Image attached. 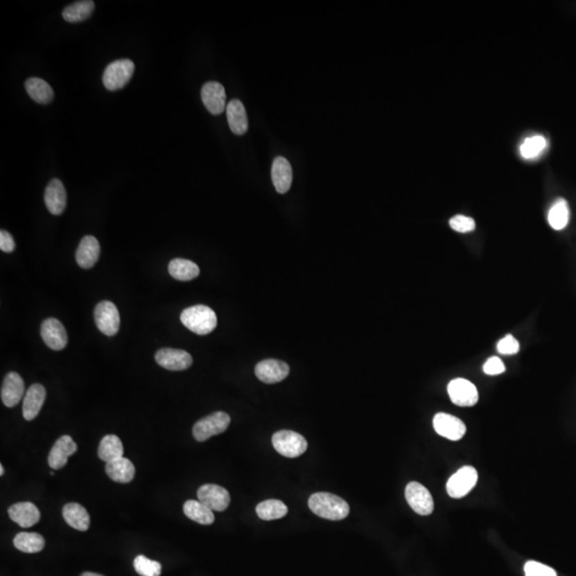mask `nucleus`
Instances as JSON below:
<instances>
[{
    "instance_id": "obj_5",
    "label": "nucleus",
    "mask_w": 576,
    "mask_h": 576,
    "mask_svg": "<svg viewBox=\"0 0 576 576\" xmlns=\"http://www.w3.org/2000/svg\"><path fill=\"white\" fill-rule=\"evenodd\" d=\"M231 417L227 413L215 412L195 423L192 433L199 442L209 440L213 435H220L229 428Z\"/></svg>"
},
{
    "instance_id": "obj_40",
    "label": "nucleus",
    "mask_w": 576,
    "mask_h": 576,
    "mask_svg": "<svg viewBox=\"0 0 576 576\" xmlns=\"http://www.w3.org/2000/svg\"><path fill=\"white\" fill-rule=\"evenodd\" d=\"M0 250L5 253H12L15 250V239L6 229L0 231Z\"/></svg>"
},
{
    "instance_id": "obj_13",
    "label": "nucleus",
    "mask_w": 576,
    "mask_h": 576,
    "mask_svg": "<svg viewBox=\"0 0 576 576\" xmlns=\"http://www.w3.org/2000/svg\"><path fill=\"white\" fill-rule=\"evenodd\" d=\"M156 362L158 365L172 372L185 370L192 365V356L185 350L174 348H162L156 352Z\"/></svg>"
},
{
    "instance_id": "obj_19",
    "label": "nucleus",
    "mask_w": 576,
    "mask_h": 576,
    "mask_svg": "<svg viewBox=\"0 0 576 576\" xmlns=\"http://www.w3.org/2000/svg\"><path fill=\"white\" fill-rule=\"evenodd\" d=\"M101 245L98 239L87 235L81 239L76 250V262L82 269H91L98 261Z\"/></svg>"
},
{
    "instance_id": "obj_35",
    "label": "nucleus",
    "mask_w": 576,
    "mask_h": 576,
    "mask_svg": "<svg viewBox=\"0 0 576 576\" xmlns=\"http://www.w3.org/2000/svg\"><path fill=\"white\" fill-rule=\"evenodd\" d=\"M134 567L137 573L141 576H160L162 574V565L159 562L148 559L143 555L134 558Z\"/></svg>"
},
{
    "instance_id": "obj_34",
    "label": "nucleus",
    "mask_w": 576,
    "mask_h": 576,
    "mask_svg": "<svg viewBox=\"0 0 576 576\" xmlns=\"http://www.w3.org/2000/svg\"><path fill=\"white\" fill-rule=\"evenodd\" d=\"M548 146V141L543 136H534L525 139L523 144L521 146V155L525 159H532L538 157L540 154L546 150Z\"/></svg>"
},
{
    "instance_id": "obj_21",
    "label": "nucleus",
    "mask_w": 576,
    "mask_h": 576,
    "mask_svg": "<svg viewBox=\"0 0 576 576\" xmlns=\"http://www.w3.org/2000/svg\"><path fill=\"white\" fill-rule=\"evenodd\" d=\"M46 399V390L42 384H33L26 393L23 403V415L26 421H33L39 415Z\"/></svg>"
},
{
    "instance_id": "obj_23",
    "label": "nucleus",
    "mask_w": 576,
    "mask_h": 576,
    "mask_svg": "<svg viewBox=\"0 0 576 576\" xmlns=\"http://www.w3.org/2000/svg\"><path fill=\"white\" fill-rule=\"evenodd\" d=\"M227 116L233 134L243 136L248 130V116L239 100H232L227 106Z\"/></svg>"
},
{
    "instance_id": "obj_15",
    "label": "nucleus",
    "mask_w": 576,
    "mask_h": 576,
    "mask_svg": "<svg viewBox=\"0 0 576 576\" xmlns=\"http://www.w3.org/2000/svg\"><path fill=\"white\" fill-rule=\"evenodd\" d=\"M41 336L51 349H64L67 345V333L64 326L56 318H49L41 326Z\"/></svg>"
},
{
    "instance_id": "obj_3",
    "label": "nucleus",
    "mask_w": 576,
    "mask_h": 576,
    "mask_svg": "<svg viewBox=\"0 0 576 576\" xmlns=\"http://www.w3.org/2000/svg\"><path fill=\"white\" fill-rule=\"evenodd\" d=\"M134 72V63L130 59H119L105 69L103 84L109 91L124 88L130 82Z\"/></svg>"
},
{
    "instance_id": "obj_37",
    "label": "nucleus",
    "mask_w": 576,
    "mask_h": 576,
    "mask_svg": "<svg viewBox=\"0 0 576 576\" xmlns=\"http://www.w3.org/2000/svg\"><path fill=\"white\" fill-rule=\"evenodd\" d=\"M526 576H557L556 571L537 561H527L524 566Z\"/></svg>"
},
{
    "instance_id": "obj_24",
    "label": "nucleus",
    "mask_w": 576,
    "mask_h": 576,
    "mask_svg": "<svg viewBox=\"0 0 576 576\" xmlns=\"http://www.w3.org/2000/svg\"><path fill=\"white\" fill-rule=\"evenodd\" d=\"M63 518L74 530L86 532L90 526V516L84 506L77 503H69L63 507Z\"/></svg>"
},
{
    "instance_id": "obj_8",
    "label": "nucleus",
    "mask_w": 576,
    "mask_h": 576,
    "mask_svg": "<svg viewBox=\"0 0 576 576\" xmlns=\"http://www.w3.org/2000/svg\"><path fill=\"white\" fill-rule=\"evenodd\" d=\"M451 401L459 407H473L478 403L479 395L472 382L463 378L451 380L447 387Z\"/></svg>"
},
{
    "instance_id": "obj_6",
    "label": "nucleus",
    "mask_w": 576,
    "mask_h": 576,
    "mask_svg": "<svg viewBox=\"0 0 576 576\" xmlns=\"http://www.w3.org/2000/svg\"><path fill=\"white\" fill-rule=\"evenodd\" d=\"M94 320L96 326L107 336L116 335L120 329V314L116 304L102 301L95 306Z\"/></svg>"
},
{
    "instance_id": "obj_11",
    "label": "nucleus",
    "mask_w": 576,
    "mask_h": 576,
    "mask_svg": "<svg viewBox=\"0 0 576 576\" xmlns=\"http://www.w3.org/2000/svg\"><path fill=\"white\" fill-rule=\"evenodd\" d=\"M202 102L213 116H219L227 108L225 87L217 81H209L201 90Z\"/></svg>"
},
{
    "instance_id": "obj_42",
    "label": "nucleus",
    "mask_w": 576,
    "mask_h": 576,
    "mask_svg": "<svg viewBox=\"0 0 576 576\" xmlns=\"http://www.w3.org/2000/svg\"><path fill=\"white\" fill-rule=\"evenodd\" d=\"M3 474H5V469H3V465H0V475L3 476Z\"/></svg>"
},
{
    "instance_id": "obj_20",
    "label": "nucleus",
    "mask_w": 576,
    "mask_h": 576,
    "mask_svg": "<svg viewBox=\"0 0 576 576\" xmlns=\"http://www.w3.org/2000/svg\"><path fill=\"white\" fill-rule=\"evenodd\" d=\"M10 518L19 524L21 527L28 528L39 523L41 514L37 507L30 502L17 503L12 505L9 510Z\"/></svg>"
},
{
    "instance_id": "obj_22",
    "label": "nucleus",
    "mask_w": 576,
    "mask_h": 576,
    "mask_svg": "<svg viewBox=\"0 0 576 576\" xmlns=\"http://www.w3.org/2000/svg\"><path fill=\"white\" fill-rule=\"evenodd\" d=\"M271 177H272L273 185L276 187L279 193H286L290 190L293 183V169L290 162L286 158H274L271 170Z\"/></svg>"
},
{
    "instance_id": "obj_17",
    "label": "nucleus",
    "mask_w": 576,
    "mask_h": 576,
    "mask_svg": "<svg viewBox=\"0 0 576 576\" xmlns=\"http://www.w3.org/2000/svg\"><path fill=\"white\" fill-rule=\"evenodd\" d=\"M77 445L70 435H62L53 444L49 456V464L53 470H60L67 463L69 457L76 453Z\"/></svg>"
},
{
    "instance_id": "obj_31",
    "label": "nucleus",
    "mask_w": 576,
    "mask_h": 576,
    "mask_svg": "<svg viewBox=\"0 0 576 576\" xmlns=\"http://www.w3.org/2000/svg\"><path fill=\"white\" fill-rule=\"evenodd\" d=\"M15 548L23 553H39L45 546L44 538L37 532H19L13 540Z\"/></svg>"
},
{
    "instance_id": "obj_1",
    "label": "nucleus",
    "mask_w": 576,
    "mask_h": 576,
    "mask_svg": "<svg viewBox=\"0 0 576 576\" xmlns=\"http://www.w3.org/2000/svg\"><path fill=\"white\" fill-rule=\"evenodd\" d=\"M308 507L316 516L326 520L340 521L347 518L350 508L348 503L332 493H314L308 498Z\"/></svg>"
},
{
    "instance_id": "obj_41",
    "label": "nucleus",
    "mask_w": 576,
    "mask_h": 576,
    "mask_svg": "<svg viewBox=\"0 0 576 576\" xmlns=\"http://www.w3.org/2000/svg\"><path fill=\"white\" fill-rule=\"evenodd\" d=\"M81 576H103L101 574L92 573V572H86V573L82 574Z\"/></svg>"
},
{
    "instance_id": "obj_26",
    "label": "nucleus",
    "mask_w": 576,
    "mask_h": 576,
    "mask_svg": "<svg viewBox=\"0 0 576 576\" xmlns=\"http://www.w3.org/2000/svg\"><path fill=\"white\" fill-rule=\"evenodd\" d=\"M25 88L29 96L39 104L46 105L53 101V88L43 79L37 78V77L27 79Z\"/></svg>"
},
{
    "instance_id": "obj_7",
    "label": "nucleus",
    "mask_w": 576,
    "mask_h": 576,
    "mask_svg": "<svg viewBox=\"0 0 576 576\" xmlns=\"http://www.w3.org/2000/svg\"><path fill=\"white\" fill-rule=\"evenodd\" d=\"M478 480V473L473 466H463L457 471L446 485L447 493L453 498H461L471 492Z\"/></svg>"
},
{
    "instance_id": "obj_39",
    "label": "nucleus",
    "mask_w": 576,
    "mask_h": 576,
    "mask_svg": "<svg viewBox=\"0 0 576 576\" xmlns=\"http://www.w3.org/2000/svg\"><path fill=\"white\" fill-rule=\"evenodd\" d=\"M506 370L505 364L498 356H491L490 359L484 364L485 374L489 376L500 375Z\"/></svg>"
},
{
    "instance_id": "obj_27",
    "label": "nucleus",
    "mask_w": 576,
    "mask_h": 576,
    "mask_svg": "<svg viewBox=\"0 0 576 576\" xmlns=\"http://www.w3.org/2000/svg\"><path fill=\"white\" fill-rule=\"evenodd\" d=\"M184 514L197 523L202 525H211L215 522L213 510L205 506L200 500H190L184 504Z\"/></svg>"
},
{
    "instance_id": "obj_16",
    "label": "nucleus",
    "mask_w": 576,
    "mask_h": 576,
    "mask_svg": "<svg viewBox=\"0 0 576 576\" xmlns=\"http://www.w3.org/2000/svg\"><path fill=\"white\" fill-rule=\"evenodd\" d=\"M45 205L51 215L59 216L67 209V191L64 185L58 178L49 182L45 189Z\"/></svg>"
},
{
    "instance_id": "obj_14",
    "label": "nucleus",
    "mask_w": 576,
    "mask_h": 576,
    "mask_svg": "<svg viewBox=\"0 0 576 576\" xmlns=\"http://www.w3.org/2000/svg\"><path fill=\"white\" fill-rule=\"evenodd\" d=\"M290 374V366L280 360H264L255 366V375L267 384L283 381Z\"/></svg>"
},
{
    "instance_id": "obj_10",
    "label": "nucleus",
    "mask_w": 576,
    "mask_h": 576,
    "mask_svg": "<svg viewBox=\"0 0 576 576\" xmlns=\"http://www.w3.org/2000/svg\"><path fill=\"white\" fill-rule=\"evenodd\" d=\"M198 498L213 512H225L231 503L229 491L218 485H204L198 490Z\"/></svg>"
},
{
    "instance_id": "obj_29",
    "label": "nucleus",
    "mask_w": 576,
    "mask_h": 576,
    "mask_svg": "<svg viewBox=\"0 0 576 576\" xmlns=\"http://www.w3.org/2000/svg\"><path fill=\"white\" fill-rule=\"evenodd\" d=\"M168 269L170 276L177 281H191L200 274L199 266L188 259H172Z\"/></svg>"
},
{
    "instance_id": "obj_9",
    "label": "nucleus",
    "mask_w": 576,
    "mask_h": 576,
    "mask_svg": "<svg viewBox=\"0 0 576 576\" xmlns=\"http://www.w3.org/2000/svg\"><path fill=\"white\" fill-rule=\"evenodd\" d=\"M405 500L410 507L421 516H429L435 508L433 496L428 489L417 482H410L405 487Z\"/></svg>"
},
{
    "instance_id": "obj_36",
    "label": "nucleus",
    "mask_w": 576,
    "mask_h": 576,
    "mask_svg": "<svg viewBox=\"0 0 576 576\" xmlns=\"http://www.w3.org/2000/svg\"><path fill=\"white\" fill-rule=\"evenodd\" d=\"M449 225L451 229L459 233H469V232L474 231L476 227L474 219L464 215H457L451 218L449 220Z\"/></svg>"
},
{
    "instance_id": "obj_33",
    "label": "nucleus",
    "mask_w": 576,
    "mask_h": 576,
    "mask_svg": "<svg viewBox=\"0 0 576 576\" xmlns=\"http://www.w3.org/2000/svg\"><path fill=\"white\" fill-rule=\"evenodd\" d=\"M288 509L286 505L279 500H267L256 506V514L264 521L279 520L286 516Z\"/></svg>"
},
{
    "instance_id": "obj_4",
    "label": "nucleus",
    "mask_w": 576,
    "mask_h": 576,
    "mask_svg": "<svg viewBox=\"0 0 576 576\" xmlns=\"http://www.w3.org/2000/svg\"><path fill=\"white\" fill-rule=\"evenodd\" d=\"M272 445L279 454L287 458H297L308 449V442L304 437L292 430H281L274 433Z\"/></svg>"
},
{
    "instance_id": "obj_38",
    "label": "nucleus",
    "mask_w": 576,
    "mask_h": 576,
    "mask_svg": "<svg viewBox=\"0 0 576 576\" xmlns=\"http://www.w3.org/2000/svg\"><path fill=\"white\" fill-rule=\"evenodd\" d=\"M518 350H520V344L512 334H508L498 342V354L512 356V354H518Z\"/></svg>"
},
{
    "instance_id": "obj_12",
    "label": "nucleus",
    "mask_w": 576,
    "mask_h": 576,
    "mask_svg": "<svg viewBox=\"0 0 576 576\" xmlns=\"http://www.w3.org/2000/svg\"><path fill=\"white\" fill-rule=\"evenodd\" d=\"M433 428L437 435L451 441L461 440L466 431V427L460 419L447 413H437L435 415Z\"/></svg>"
},
{
    "instance_id": "obj_28",
    "label": "nucleus",
    "mask_w": 576,
    "mask_h": 576,
    "mask_svg": "<svg viewBox=\"0 0 576 576\" xmlns=\"http://www.w3.org/2000/svg\"><path fill=\"white\" fill-rule=\"evenodd\" d=\"M98 454L101 460L105 461L106 463L123 458L124 448H123L120 437L114 435H109L103 437L100 446H98Z\"/></svg>"
},
{
    "instance_id": "obj_32",
    "label": "nucleus",
    "mask_w": 576,
    "mask_h": 576,
    "mask_svg": "<svg viewBox=\"0 0 576 576\" xmlns=\"http://www.w3.org/2000/svg\"><path fill=\"white\" fill-rule=\"evenodd\" d=\"M569 218L570 211L567 201L565 199L556 200L548 211V220L550 225L556 231H560L567 227Z\"/></svg>"
},
{
    "instance_id": "obj_25",
    "label": "nucleus",
    "mask_w": 576,
    "mask_h": 576,
    "mask_svg": "<svg viewBox=\"0 0 576 576\" xmlns=\"http://www.w3.org/2000/svg\"><path fill=\"white\" fill-rule=\"evenodd\" d=\"M107 475L116 482L120 484H128L132 482L134 477V465L128 458H120L118 460L106 463L105 468Z\"/></svg>"
},
{
    "instance_id": "obj_30",
    "label": "nucleus",
    "mask_w": 576,
    "mask_h": 576,
    "mask_svg": "<svg viewBox=\"0 0 576 576\" xmlns=\"http://www.w3.org/2000/svg\"><path fill=\"white\" fill-rule=\"evenodd\" d=\"M95 3L92 0H82L64 8L62 17L69 23H80L92 15Z\"/></svg>"
},
{
    "instance_id": "obj_18",
    "label": "nucleus",
    "mask_w": 576,
    "mask_h": 576,
    "mask_svg": "<svg viewBox=\"0 0 576 576\" xmlns=\"http://www.w3.org/2000/svg\"><path fill=\"white\" fill-rule=\"evenodd\" d=\"M25 392V384L21 376L15 372L8 374L1 385V401L8 408L19 405Z\"/></svg>"
},
{
    "instance_id": "obj_2",
    "label": "nucleus",
    "mask_w": 576,
    "mask_h": 576,
    "mask_svg": "<svg viewBox=\"0 0 576 576\" xmlns=\"http://www.w3.org/2000/svg\"><path fill=\"white\" fill-rule=\"evenodd\" d=\"M181 322L188 330L199 335L211 333L217 326V316L209 306H190L183 311Z\"/></svg>"
}]
</instances>
